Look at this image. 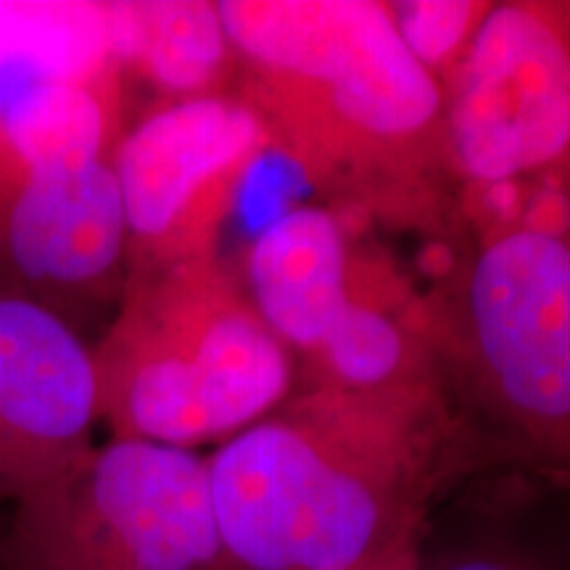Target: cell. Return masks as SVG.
I'll list each match as a JSON object with an SVG mask.
<instances>
[{"instance_id":"obj_2","label":"cell","mask_w":570,"mask_h":570,"mask_svg":"<svg viewBox=\"0 0 570 570\" xmlns=\"http://www.w3.org/2000/svg\"><path fill=\"white\" fill-rule=\"evenodd\" d=\"M235 92L331 209L446 238L460 227L444 90L381 0H219Z\"/></svg>"},{"instance_id":"obj_7","label":"cell","mask_w":570,"mask_h":570,"mask_svg":"<svg viewBox=\"0 0 570 570\" xmlns=\"http://www.w3.org/2000/svg\"><path fill=\"white\" fill-rule=\"evenodd\" d=\"M273 148L267 125L238 92L159 104L122 130L111 167L127 281L217 256L248 175Z\"/></svg>"},{"instance_id":"obj_11","label":"cell","mask_w":570,"mask_h":570,"mask_svg":"<svg viewBox=\"0 0 570 570\" xmlns=\"http://www.w3.org/2000/svg\"><path fill=\"white\" fill-rule=\"evenodd\" d=\"M446 383L428 294L373 240L354 238L346 298L296 389L389 391Z\"/></svg>"},{"instance_id":"obj_13","label":"cell","mask_w":570,"mask_h":570,"mask_svg":"<svg viewBox=\"0 0 570 570\" xmlns=\"http://www.w3.org/2000/svg\"><path fill=\"white\" fill-rule=\"evenodd\" d=\"M119 63L48 75L0 106V169L51 173L111 161L119 122Z\"/></svg>"},{"instance_id":"obj_5","label":"cell","mask_w":570,"mask_h":570,"mask_svg":"<svg viewBox=\"0 0 570 570\" xmlns=\"http://www.w3.org/2000/svg\"><path fill=\"white\" fill-rule=\"evenodd\" d=\"M9 515L3 570H227L209 465L190 449L111 436Z\"/></svg>"},{"instance_id":"obj_15","label":"cell","mask_w":570,"mask_h":570,"mask_svg":"<svg viewBox=\"0 0 570 570\" xmlns=\"http://www.w3.org/2000/svg\"><path fill=\"white\" fill-rule=\"evenodd\" d=\"M491 6L489 0H396L386 9L412 59L444 90Z\"/></svg>"},{"instance_id":"obj_12","label":"cell","mask_w":570,"mask_h":570,"mask_svg":"<svg viewBox=\"0 0 570 570\" xmlns=\"http://www.w3.org/2000/svg\"><path fill=\"white\" fill-rule=\"evenodd\" d=\"M354 225L327 204L277 214L246 248L240 285L269 333L302 362L346 298Z\"/></svg>"},{"instance_id":"obj_1","label":"cell","mask_w":570,"mask_h":570,"mask_svg":"<svg viewBox=\"0 0 570 570\" xmlns=\"http://www.w3.org/2000/svg\"><path fill=\"white\" fill-rule=\"evenodd\" d=\"M481 452L446 383L296 389L206 458L227 570H410Z\"/></svg>"},{"instance_id":"obj_3","label":"cell","mask_w":570,"mask_h":570,"mask_svg":"<svg viewBox=\"0 0 570 570\" xmlns=\"http://www.w3.org/2000/svg\"><path fill=\"white\" fill-rule=\"evenodd\" d=\"M90 354L111 436L190 452L246 431L298 383L296 356L219 256L127 281Z\"/></svg>"},{"instance_id":"obj_4","label":"cell","mask_w":570,"mask_h":570,"mask_svg":"<svg viewBox=\"0 0 570 570\" xmlns=\"http://www.w3.org/2000/svg\"><path fill=\"white\" fill-rule=\"evenodd\" d=\"M428 302L449 396L483 458L570 483V209L473 235Z\"/></svg>"},{"instance_id":"obj_6","label":"cell","mask_w":570,"mask_h":570,"mask_svg":"<svg viewBox=\"0 0 570 570\" xmlns=\"http://www.w3.org/2000/svg\"><path fill=\"white\" fill-rule=\"evenodd\" d=\"M458 194L570 177V0H502L444 88Z\"/></svg>"},{"instance_id":"obj_14","label":"cell","mask_w":570,"mask_h":570,"mask_svg":"<svg viewBox=\"0 0 570 570\" xmlns=\"http://www.w3.org/2000/svg\"><path fill=\"white\" fill-rule=\"evenodd\" d=\"M104 21L114 61L151 85L159 104L235 92V59L217 3H106Z\"/></svg>"},{"instance_id":"obj_16","label":"cell","mask_w":570,"mask_h":570,"mask_svg":"<svg viewBox=\"0 0 570 570\" xmlns=\"http://www.w3.org/2000/svg\"><path fill=\"white\" fill-rule=\"evenodd\" d=\"M410 570H412V568H410Z\"/></svg>"},{"instance_id":"obj_8","label":"cell","mask_w":570,"mask_h":570,"mask_svg":"<svg viewBox=\"0 0 570 570\" xmlns=\"http://www.w3.org/2000/svg\"><path fill=\"white\" fill-rule=\"evenodd\" d=\"M127 227L111 161L51 173L0 169V296L71 325L82 306L122 296Z\"/></svg>"},{"instance_id":"obj_10","label":"cell","mask_w":570,"mask_h":570,"mask_svg":"<svg viewBox=\"0 0 570 570\" xmlns=\"http://www.w3.org/2000/svg\"><path fill=\"white\" fill-rule=\"evenodd\" d=\"M558 481L518 462L479 458L441 489L412 570H570L558 529Z\"/></svg>"},{"instance_id":"obj_9","label":"cell","mask_w":570,"mask_h":570,"mask_svg":"<svg viewBox=\"0 0 570 570\" xmlns=\"http://www.w3.org/2000/svg\"><path fill=\"white\" fill-rule=\"evenodd\" d=\"M96 423L92 354L75 325L0 296V508L82 458Z\"/></svg>"}]
</instances>
